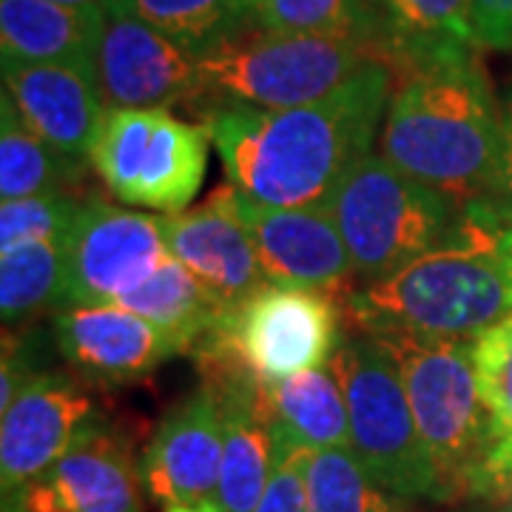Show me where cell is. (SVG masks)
I'll use <instances>...</instances> for the list:
<instances>
[{
    "mask_svg": "<svg viewBox=\"0 0 512 512\" xmlns=\"http://www.w3.org/2000/svg\"><path fill=\"white\" fill-rule=\"evenodd\" d=\"M393 69L376 60L328 97L282 111H202L231 188L271 208H328L353 165L373 154Z\"/></svg>",
    "mask_w": 512,
    "mask_h": 512,
    "instance_id": "obj_1",
    "label": "cell"
},
{
    "mask_svg": "<svg viewBox=\"0 0 512 512\" xmlns=\"http://www.w3.org/2000/svg\"><path fill=\"white\" fill-rule=\"evenodd\" d=\"M345 305L362 333L476 342L512 316V202L487 194L461 205L444 242L353 288Z\"/></svg>",
    "mask_w": 512,
    "mask_h": 512,
    "instance_id": "obj_2",
    "label": "cell"
},
{
    "mask_svg": "<svg viewBox=\"0 0 512 512\" xmlns=\"http://www.w3.org/2000/svg\"><path fill=\"white\" fill-rule=\"evenodd\" d=\"M501 151V106L476 52L402 74L379 134L387 163L467 205L498 191Z\"/></svg>",
    "mask_w": 512,
    "mask_h": 512,
    "instance_id": "obj_3",
    "label": "cell"
},
{
    "mask_svg": "<svg viewBox=\"0 0 512 512\" xmlns=\"http://www.w3.org/2000/svg\"><path fill=\"white\" fill-rule=\"evenodd\" d=\"M382 57L367 43L339 35H296L248 29L197 57V97L191 111L239 106L282 111L308 106Z\"/></svg>",
    "mask_w": 512,
    "mask_h": 512,
    "instance_id": "obj_4",
    "label": "cell"
},
{
    "mask_svg": "<svg viewBox=\"0 0 512 512\" xmlns=\"http://www.w3.org/2000/svg\"><path fill=\"white\" fill-rule=\"evenodd\" d=\"M402 370L421 441L439 476L441 501L470 498L478 467L504 433L484 404L476 376V342L373 333Z\"/></svg>",
    "mask_w": 512,
    "mask_h": 512,
    "instance_id": "obj_5",
    "label": "cell"
},
{
    "mask_svg": "<svg viewBox=\"0 0 512 512\" xmlns=\"http://www.w3.org/2000/svg\"><path fill=\"white\" fill-rule=\"evenodd\" d=\"M362 285L402 271L453 231L461 205L407 177L382 154L350 168L328 205Z\"/></svg>",
    "mask_w": 512,
    "mask_h": 512,
    "instance_id": "obj_6",
    "label": "cell"
},
{
    "mask_svg": "<svg viewBox=\"0 0 512 512\" xmlns=\"http://www.w3.org/2000/svg\"><path fill=\"white\" fill-rule=\"evenodd\" d=\"M350 419V450L387 493L441 501L433 458L404 390L402 370L373 333L342 342L333 356Z\"/></svg>",
    "mask_w": 512,
    "mask_h": 512,
    "instance_id": "obj_7",
    "label": "cell"
},
{
    "mask_svg": "<svg viewBox=\"0 0 512 512\" xmlns=\"http://www.w3.org/2000/svg\"><path fill=\"white\" fill-rule=\"evenodd\" d=\"M211 134L165 109H111L92 151L94 171L126 205L183 214L208 168Z\"/></svg>",
    "mask_w": 512,
    "mask_h": 512,
    "instance_id": "obj_8",
    "label": "cell"
},
{
    "mask_svg": "<svg viewBox=\"0 0 512 512\" xmlns=\"http://www.w3.org/2000/svg\"><path fill=\"white\" fill-rule=\"evenodd\" d=\"M197 348L222 350L259 382L274 384L339 353L342 308L336 293L268 282L225 313Z\"/></svg>",
    "mask_w": 512,
    "mask_h": 512,
    "instance_id": "obj_9",
    "label": "cell"
},
{
    "mask_svg": "<svg viewBox=\"0 0 512 512\" xmlns=\"http://www.w3.org/2000/svg\"><path fill=\"white\" fill-rule=\"evenodd\" d=\"M69 268L63 308L117 305L168 256L160 217L86 200L66 237Z\"/></svg>",
    "mask_w": 512,
    "mask_h": 512,
    "instance_id": "obj_10",
    "label": "cell"
},
{
    "mask_svg": "<svg viewBox=\"0 0 512 512\" xmlns=\"http://www.w3.org/2000/svg\"><path fill=\"white\" fill-rule=\"evenodd\" d=\"M106 421L100 404L72 370H46L0 413L3 495L46 473Z\"/></svg>",
    "mask_w": 512,
    "mask_h": 512,
    "instance_id": "obj_11",
    "label": "cell"
},
{
    "mask_svg": "<svg viewBox=\"0 0 512 512\" xmlns=\"http://www.w3.org/2000/svg\"><path fill=\"white\" fill-rule=\"evenodd\" d=\"M222 447L220 402L202 384L165 413L140 456V481L148 501L160 512H220Z\"/></svg>",
    "mask_w": 512,
    "mask_h": 512,
    "instance_id": "obj_12",
    "label": "cell"
},
{
    "mask_svg": "<svg viewBox=\"0 0 512 512\" xmlns=\"http://www.w3.org/2000/svg\"><path fill=\"white\" fill-rule=\"evenodd\" d=\"M94 83L106 111L188 109L197 97V57L143 20L106 6Z\"/></svg>",
    "mask_w": 512,
    "mask_h": 512,
    "instance_id": "obj_13",
    "label": "cell"
},
{
    "mask_svg": "<svg viewBox=\"0 0 512 512\" xmlns=\"http://www.w3.org/2000/svg\"><path fill=\"white\" fill-rule=\"evenodd\" d=\"M228 202L254 242L259 265L274 285L353 291V262L328 208H271L225 183ZM345 293V296H348Z\"/></svg>",
    "mask_w": 512,
    "mask_h": 512,
    "instance_id": "obj_14",
    "label": "cell"
},
{
    "mask_svg": "<svg viewBox=\"0 0 512 512\" xmlns=\"http://www.w3.org/2000/svg\"><path fill=\"white\" fill-rule=\"evenodd\" d=\"M3 512H143L131 441L103 424L46 473L3 495Z\"/></svg>",
    "mask_w": 512,
    "mask_h": 512,
    "instance_id": "obj_15",
    "label": "cell"
},
{
    "mask_svg": "<svg viewBox=\"0 0 512 512\" xmlns=\"http://www.w3.org/2000/svg\"><path fill=\"white\" fill-rule=\"evenodd\" d=\"M55 348L89 384H126L154 373L183 348L120 305H77L52 316Z\"/></svg>",
    "mask_w": 512,
    "mask_h": 512,
    "instance_id": "obj_16",
    "label": "cell"
},
{
    "mask_svg": "<svg viewBox=\"0 0 512 512\" xmlns=\"http://www.w3.org/2000/svg\"><path fill=\"white\" fill-rule=\"evenodd\" d=\"M3 97L46 146L80 163H92L106 117L92 74L52 63L3 60Z\"/></svg>",
    "mask_w": 512,
    "mask_h": 512,
    "instance_id": "obj_17",
    "label": "cell"
},
{
    "mask_svg": "<svg viewBox=\"0 0 512 512\" xmlns=\"http://www.w3.org/2000/svg\"><path fill=\"white\" fill-rule=\"evenodd\" d=\"M168 254L231 308L268 285L245 225L228 202V188H217L194 211L160 214Z\"/></svg>",
    "mask_w": 512,
    "mask_h": 512,
    "instance_id": "obj_18",
    "label": "cell"
},
{
    "mask_svg": "<svg viewBox=\"0 0 512 512\" xmlns=\"http://www.w3.org/2000/svg\"><path fill=\"white\" fill-rule=\"evenodd\" d=\"M376 52L402 74L478 52L473 0H376Z\"/></svg>",
    "mask_w": 512,
    "mask_h": 512,
    "instance_id": "obj_19",
    "label": "cell"
},
{
    "mask_svg": "<svg viewBox=\"0 0 512 512\" xmlns=\"http://www.w3.org/2000/svg\"><path fill=\"white\" fill-rule=\"evenodd\" d=\"M106 9L52 0H0V55L15 63L69 66L94 77Z\"/></svg>",
    "mask_w": 512,
    "mask_h": 512,
    "instance_id": "obj_20",
    "label": "cell"
},
{
    "mask_svg": "<svg viewBox=\"0 0 512 512\" xmlns=\"http://www.w3.org/2000/svg\"><path fill=\"white\" fill-rule=\"evenodd\" d=\"M268 410L274 439L305 450H350L348 402L333 359L268 384Z\"/></svg>",
    "mask_w": 512,
    "mask_h": 512,
    "instance_id": "obj_21",
    "label": "cell"
},
{
    "mask_svg": "<svg viewBox=\"0 0 512 512\" xmlns=\"http://www.w3.org/2000/svg\"><path fill=\"white\" fill-rule=\"evenodd\" d=\"M117 305L168 333L183 353L197 348L220 325L222 316L231 311L228 302H222L217 293L171 254L143 285L126 293Z\"/></svg>",
    "mask_w": 512,
    "mask_h": 512,
    "instance_id": "obj_22",
    "label": "cell"
},
{
    "mask_svg": "<svg viewBox=\"0 0 512 512\" xmlns=\"http://www.w3.org/2000/svg\"><path fill=\"white\" fill-rule=\"evenodd\" d=\"M89 163L72 160L46 146L23 126L15 106L0 100V200H26L83 183Z\"/></svg>",
    "mask_w": 512,
    "mask_h": 512,
    "instance_id": "obj_23",
    "label": "cell"
},
{
    "mask_svg": "<svg viewBox=\"0 0 512 512\" xmlns=\"http://www.w3.org/2000/svg\"><path fill=\"white\" fill-rule=\"evenodd\" d=\"M69 248L66 239L32 242L0 254V313L3 328L18 330L43 313L63 311Z\"/></svg>",
    "mask_w": 512,
    "mask_h": 512,
    "instance_id": "obj_24",
    "label": "cell"
},
{
    "mask_svg": "<svg viewBox=\"0 0 512 512\" xmlns=\"http://www.w3.org/2000/svg\"><path fill=\"white\" fill-rule=\"evenodd\" d=\"M109 6L143 20L194 57L256 26L239 0H111Z\"/></svg>",
    "mask_w": 512,
    "mask_h": 512,
    "instance_id": "obj_25",
    "label": "cell"
},
{
    "mask_svg": "<svg viewBox=\"0 0 512 512\" xmlns=\"http://www.w3.org/2000/svg\"><path fill=\"white\" fill-rule=\"evenodd\" d=\"M305 512H407L404 498L379 487L353 450H313L308 461Z\"/></svg>",
    "mask_w": 512,
    "mask_h": 512,
    "instance_id": "obj_26",
    "label": "cell"
},
{
    "mask_svg": "<svg viewBox=\"0 0 512 512\" xmlns=\"http://www.w3.org/2000/svg\"><path fill=\"white\" fill-rule=\"evenodd\" d=\"M256 26L268 32L353 37L376 52V0H262Z\"/></svg>",
    "mask_w": 512,
    "mask_h": 512,
    "instance_id": "obj_27",
    "label": "cell"
},
{
    "mask_svg": "<svg viewBox=\"0 0 512 512\" xmlns=\"http://www.w3.org/2000/svg\"><path fill=\"white\" fill-rule=\"evenodd\" d=\"M83 202L74 191H55L0 205V254L32 242L66 239L72 234Z\"/></svg>",
    "mask_w": 512,
    "mask_h": 512,
    "instance_id": "obj_28",
    "label": "cell"
},
{
    "mask_svg": "<svg viewBox=\"0 0 512 512\" xmlns=\"http://www.w3.org/2000/svg\"><path fill=\"white\" fill-rule=\"evenodd\" d=\"M476 376L498 430L512 436V316L476 339Z\"/></svg>",
    "mask_w": 512,
    "mask_h": 512,
    "instance_id": "obj_29",
    "label": "cell"
},
{
    "mask_svg": "<svg viewBox=\"0 0 512 512\" xmlns=\"http://www.w3.org/2000/svg\"><path fill=\"white\" fill-rule=\"evenodd\" d=\"M274 447V473H271L268 490L254 512H305L308 510L305 476H308V461H311L313 450L293 447L288 441L279 439H274Z\"/></svg>",
    "mask_w": 512,
    "mask_h": 512,
    "instance_id": "obj_30",
    "label": "cell"
},
{
    "mask_svg": "<svg viewBox=\"0 0 512 512\" xmlns=\"http://www.w3.org/2000/svg\"><path fill=\"white\" fill-rule=\"evenodd\" d=\"M470 498L490 512H512V436L495 444L470 484Z\"/></svg>",
    "mask_w": 512,
    "mask_h": 512,
    "instance_id": "obj_31",
    "label": "cell"
},
{
    "mask_svg": "<svg viewBox=\"0 0 512 512\" xmlns=\"http://www.w3.org/2000/svg\"><path fill=\"white\" fill-rule=\"evenodd\" d=\"M52 367L43 365V356L37 350V339L32 336H12L6 330L3 339V365H0V413L18 399V393L35 376Z\"/></svg>",
    "mask_w": 512,
    "mask_h": 512,
    "instance_id": "obj_32",
    "label": "cell"
},
{
    "mask_svg": "<svg viewBox=\"0 0 512 512\" xmlns=\"http://www.w3.org/2000/svg\"><path fill=\"white\" fill-rule=\"evenodd\" d=\"M478 49L512 52V0H473Z\"/></svg>",
    "mask_w": 512,
    "mask_h": 512,
    "instance_id": "obj_33",
    "label": "cell"
},
{
    "mask_svg": "<svg viewBox=\"0 0 512 512\" xmlns=\"http://www.w3.org/2000/svg\"><path fill=\"white\" fill-rule=\"evenodd\" d=\"M501 126H504V151H501V183L495 194L512 202V92L501 106Z\"/></svg>",
    "mask_w": 512,
    "mask_h": 512,
    "instance_id": "obj_34",
    "label": "cell"
},
{
    "mask_svg": "<svg viewBox=\"0 0 512 512\" xmlns=\"http://www.w3.org/2000/svg\"><path fill=\"white\" fill-rule=\"evenodd\" d=\"M52 3H63V6H77V9H106L111 0H52Z\"/></svg>",
    "mask_w": 512,
    "mask_h": 512,
    "instance_id": "obj_35",
    "label": "cell"
},
{
    "mask_svg": "<svg viewBox=\"0 0 512 512\" xmlns=\"http://www.w3.org/2000/svg\"><path fill=\"white\" fill-rule=\"evenodd\" d=\"M239 3H242V9H245V12H248V15L256 20V12H259L262 0H239Z\"/></svg>",
    "mask_w": 512,
    "mask_h": 512,
    "instance_id": "obj_36",
    "label": "cell"
},
{
    "mask_svg": "<svg viewBox=\"0 0 512 512\" xmlns=\"http://www.w3.org/2000/svg\"><path fill=\"white\" fill-rule=\"evenodd\" d=\"M458 512H490L487 507H464V510H458Z\"/></svg>",
    "mask_w": 512,
    "mask_h": 512,
    "instance_id": "obj_37",
    "label": "cell"
}]
</instances>
